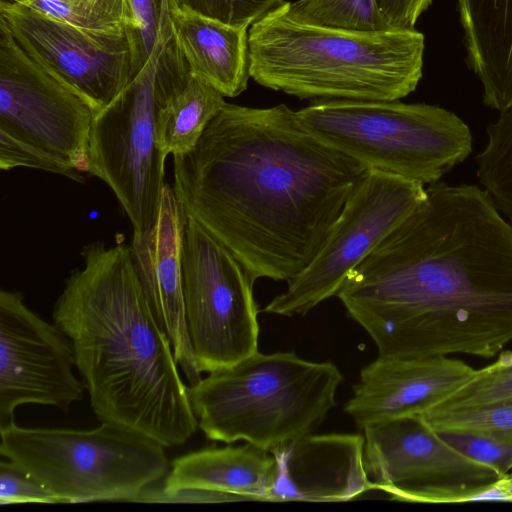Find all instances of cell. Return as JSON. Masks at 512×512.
Instances as JSON below:
<instances>
[{
    "mask_svg": "<svg viewBox=\"0 0 512 512\" xmlns=\"http://www.w3.org/2000/svg\"><path fill=\"white\" fill-rule=\"evenodd\" d=\"M336 296L378 356L493 358L512 341V226L484 188L426 185Z\"/></svg>",
    "mask_w": 512,
    "mask_h": 512,
    "instance_id": "cell-1",
    "label": "cell"
},
{
    "mask_svg": "<svg viewBox=\"0 0 512 512\" xmlns=\"http://www.w3.org/2000/svg\"><path fill=\"white\" fill-rule=\"evenodd\" d=\"M366 172L301 127L285 104L226 102L196 146L173 155L186 215L255 279L286 282L314 259Z\"/></svg>",
    "mask_w": 512,
    "mask_h": 512,
    "instance_id": "cell-2",
    "label": "cell"
},
{
    "mask_svg": "<svg viewBox=\"0 0 512 512\" xmlns=\"http://www.w3.org/2000/svg\"><path fill=\"white\" fill-rule=\"evenodd\" d=\"M65 281L53 322L71 340L97 419L140 432L165 448L197 430L171 341L134 268L129 246L92 242Z\"/></svg>",
    "mask_w": 512,
    "mask_h": 512,
    "instance_id": "cell-3",
    "label": "cell"
},
{
    "mask_svg": "<svg viewBox=\"0 0 512 512\" xmlns=\"http://www.w3.org/2000/svg\"><path fill=\"white\" fill-rule=\"evenodd\" d=\"M249 74L300 99L393 101L422 78L424 35L412 30L354 32L293 21L283 3L248 30Z\"/></svg>",
    "mask_w": 512,
    "mask_h": 512,
    "instance_id": "cell-4",
    "label": "cell"
},
{
    "mask_svg": "<svg viewBox=\"0 0 512 512\" xmlns=\"http://www.w3.org/2000/svg\"><path fill=\"white\" fill-rule=\"evenodd\" d=\"M343 381L332 362H314L294 352L259 351L210 372L188 393L198 427L227 444L244 440L271 452L311 434L336 405Z\"/></svg>",
    "mask_w": 512,
    "mask_h": 512,
    "instance_id": "cell-5",
    "label": "cell"
},
{
    "mask_svg": "<svg viewBox=\"0 0 512 512\" xmlns=\"http://www.w3.org/2000/svg\"><path fill=\"white\" fill-rule=\"evenodd\" d=\"M324 144L378 170L429 185L472 152L468 125L454 112L399 100H323L295 111Z\"/></svg>",
    "mask_w": 512,
    "mask_h": 512,
    "instance_id": "cell-6",
    "label": "cell"
},
{
    "mask_svg": "<svg viewBox=\"0 0 512 512\" xmlns=\"http://www.w3.org/2000/svg\"><path fill=\"white\" fill-rule=\"evenodd\" d=\"M164 446L130 428L0 430V454L62 503L134 501L169 471Z\"/></svg>",
    "mask_w": 512,
    "mask_h": 512,
    "instance_id": "cell-7",
    "label": "cell"
},
{
    "mask_svg": "<svg viewBox=\"0 0 512 512\" xmlns=\"http://www.w3.org/2000/svg\"><path fill=\"white\" fill-rule=\"evenodd\" d=\"M364 463L376 490L405 502H512L503 475L448 444L420 416L363 428Z\"/></svg>",
    "mask_w": 512,
    "mask_h": 512,
    "instance_id": "cell-8",
    "label": "cell"
},
{
    "mask_svg": "<svg viewBox=\"0 0 512 512\" xmlns=\"http://www.w3.org/2000/svg\"><path fill=\"white\" fill-rule=\"evenodd\" d=\"M255 280L227 247L188 217L182 286L188 332L202 373L233 366L258 351Z\"/></svg>",
    "mask_w": 512,
    "mask_h": 512,
    "instance_id": "cell-9",
    "label": "cell"
},
{
    "mask_svg": "<svg viewBox=\"0 0 512 512\" xmlns=\"http://www.w3.org/2000/svg\"><path fill=\"white\" fill-rule=\"evenodd\" d=\"M171 39L160 33L128 91L94 116L90 131L86 172L109 186L137 233L155 221L166 183L155 83L160 55Z\"/></svg>",
    "mask_w": 512,
    "mask_h": 512,
    "instance_id": "cell-10",
    "label": "cell"
},
{
    "mask_svg": "<svg viewBox=\"0 0 512 512\" xmlns=\"http://www.w3.org/2000/svg\"><path fill=\"white\" fill-rule=\"evenodd\" d=\"M426 198V185L367 170L310 264L263 309L305 315L336 296L348 274Z\"/></svg>",
    "mask_w": 512,
    "mask_h": 512,
    "instance_id": "cell-11",
    "label": "cell"
},
{
    "mask_svg": "<svg viewBox=\"0 0 512 512\" xmlns=\"http://www.w3.org/2000/svg\"><path fill=\"white\" fill-rule=\"evenodd\" d=\"M0 21L35 63L95 115L125 94L137 76L131 35H91L8 0L0 1Z\"/></svg>",
    "mask_w": 512,
    "mask_h": 512,
    "instance_id": "cell-12",
    "label": "cell"
},
{
    "mask_svg": "<svg viewBox=\"0 0 512 512\" xmlns=\"http://www.w3.org/2000/svg\"><path fill=\"white\" fill-rule=\"evenodd\" d=\"M91 107L35 63L0 21V130L88 166Z\"/></svg>",
    "mask_w": 512,
    "mask_h": 512,
    "instance_id": "cell-13",
    "label": "cell"
},
{
    "mask_svg": "<svg viewBox=\"0 0 512 512\" xmlns=\"http://www.w3.org/2000/svg\"><path fill=\"white\" fill-rule=\"evenodd\" d=\"M71 340L54 322L30 310L19 292H0V430L15 424L23 404L68 411L85 385L74 372Z\"/></svg>",
    "mask_w": 512,
    "mask_h": 512,
    "instance_id": "cell-14",
    "label": "cell"
},
{
    "mask_svg": "<svg viewBox=\"0 0 512 512\" xmlns=\"http://www.w3.org/2000/svg\"><path fill=\"white\" fill-rule=\"evenodd\" d=\"M188 216L173 187L165 183L155 221L144 232H133L129 245L135 271L155 317L167 333L179 367L190 386L202 372L188 332L182 256Z\"/></svg>",
    "mask_w": 512,
    "mask_h": 512,
    "instance_id": "cell-15",
    "label": "cell"
},
{
    "mask_svg": "<svg viewBox=\"0 0 512 512\" xmlns=\"http://www.w3.org/2000/svg\"><path fill=\"white\" fill-rule=\"evenodd\" d=\"M475 371L467 363L447 356H378L362 368L344 411L361 429L421 416L465 385Z\"/></svg>",
    "mask_w": 512,
    "mask_h": 512,
    "instance_id": "cell-16",
    "label": "cell"
},
{
    "mask_svg": "<svg viewBox=\"0 0 512 512\" xmlns=\"http://www.w3.org/2000/svg\"><path fill=\"white\" fill-rule=\"evenodd\" d=\"M275 476L267 501L336 502L376 490L360 434H307L271 451Z\"/></svg>",
    "mask_w": 512,
    "mask_h": 512,
    "instance_id": "cell-17",
    "label": "cell"
},
{
    "mask_svg": "<svg viewBox=\"0 0 512 512\" xmlns=\"http://www.w3.org/2000/svg\"><path fill=\"white\" fill-rule=\"evenodd\" d=\"M158 2L190 74L225 97H236L245 91L250 78L248 28L223 23L174 0Z\"/></svg>",
    "mask_w": 512,
    "mask_h": 512,
    "instance_id": "cell-18",
    "label": "cell"
},
{
    "mask_svg": "<svg viewBox=\"0 0 512 512\" xmlns=\"http://www.w3.org/2000/svg\"><path fill=\"white\" fill-rule=\"evenodd\" d=\"M225 96L190 74L171 40L163 49L155 83L156 135L162 154L190 152L226 104Z\"/></svg>",
    "mask_w": 512,
    "mask_h": 512,
    "instance_id": "cell-19",
    "label": "cell"
},
{
    "mask_svg": "<svg viewBox=\"0 0 512 512\" xmlns=\"http://www.w3.org/2000/svg\"><path fill=\"white\" fill-rule=\"evenodd\" d=\"M466 63L483 88V103L512 109V0H457Z\"/></svg>",
    "mask_w": 512,
    "mask_h": 512,
    "instance_id": "cell-20",
    "label": "cell"
},
{
    "mask_svg": "<svg viewBox=\"0 0 512 512\" xmlns=\"http://www.w3.org/2000/svg\"><path fill=\"white\" fill-rule=\"evenodd\" d=\"M275 471L273 454L250 443L206 448L174 459L163 487L210 489L267 501Z\"/></svg>",
    "mask_w": 512,
    "mask_h": 512,
    "instance_id": "cell-21",
    "label": "cell"
},
{
    "mask_svg": "<svg viewBox=\"0 0 512 512\" xmlns=\"http://www.w3.org/2000/svg\"><path fill=\"white\" fill-rule=\"evenodd\" d=\"M27 6L83 32L124 37L136 32L130 0H8Z\"/></svg>",
    "mask_w": 512,
    "mask_h": 512,
    "instance_id": "cell-22",
    "label": "cell"
},
{
    "mask_svg": "<svg viewBox=\"0 0 512 512\" xmlns=\"http://www.w3.org/2000/svg\"><path fill=\"white\" fill-rule=\"evenodd\" d=\"M487 141L476 156L477 178L512 226V109L486 129Z\"/></svg>",
    "mask_w": 512,
    "mask_h": 512,
    "instance_id": "cell-23",
    "label": "cell"
},
{
    "mask_svg": "<svg viewBox=\"0 0 512 512\" xmlns=\"http://www.w3.org/2000/svg\"><path fill=\"white\" fill-rule=\"evenodd\" d=\"M283 6L289 18L304 25L354 32L391 30L376 0H297Z\"/></svg>",
    "mask_w": 512,
    "mask_h": 512,
    "instance_id": "cell-24",
    "label": "cell"
},
{
    "mask_svg": "<svg viewBox=\"0 0 512 512\" xmlns=\"http://www.w3.org/2000/svg\"><path fill=\"white\" fill-rule=\"evenodd\" d=\"M420 417L438 433H468L512 441V402L473 407H435Z\"/></svg>",
    "mask_w": 512,
    "mask_h": 512,
    "instance_id": "cell-25",
    "label": "cell"
},
{
    "mask_svg": "<svg viewBox=\"0 0 512 512\" xmlns=\"http://www.w3.org/2000/svg\"><path fill=\"white\" fill-rule=\"evenodd\" d=\"M512 402V351H502L495 362L476 370L473 377L437 407H473Z\"/></svg>",
    "mask_w": 512,
    "mask_h": 512,
    "instance_id": "cell-26",
    "label": "cell"
},
{
    "mask_svg": "<svg viewBox=\"0 0 512 512\" xmlns=\"http://www.w3.org/2000/svg\"><path fill=\"white\" fill-rule=\"evenodd\" d=\"M15 167L40 169L78 182L84 181L80 171L68 162L0 130V168L10 170Z\"/></svg>",
    "mask_w": 512,
    "mask_h": 512,
    "instance_id": "cell-27",
    "label": "cell"
},
{
    "mask_svg": "<svg viewBox=\"0 0 512 512\" xmlns=\"http://www.w3.org/2000/svg\"><path fill=\"white\" fill-rule=\"evenodd\" d=\"M203 15L236 27H250L284 0H174Z\"/></svg>",
    "mask_w": 512,
    "mask_h": 512,
    "instance_id": "cell-28",
    "label": "cell"
},
{
    "mask_svg": "<svg viewBox=\"0 0 512 512\" xmlns=\"http://www.w3.org/2000/svg\"><path fill=\"white\" fill-rule=\"evenodd\" d=\"M439 434L448 444L466 456L495 468L503 475L511 473L512 441L458 432Z\"/></svg>",
    "mask_w": 512,
    "mask_h": 512,
    "instance_id": "cell-29",
    "label": "cell"
},
{
    "mask_svg": "<svg viewBox=\"0 0 512 512\" xmlns=\"http://www.w3.org/2000/svg\"><path fill=\"white\" fill-rule=\"evenodd\" d=\"M62 503L43 485L9 460L0 463V504Z\"/></svg>",
    "mask_w": 512,
    "mask_h": 512,
    "instance_id": "cell-30",
    "label": "cell"
},
{
    "mask_svg": "<svg viewBox=\"0 0 512 512\" xmlns=\"http://www.w3.org/2000/svg\"><path fill=\"white\" fill-rule=\"evenodd\" d=\"M136 20L133 38L137 74L150 57L160 33L158 0H130Z\"/></svg>",
    "mask_w": 512,
    "mask_h": 512,
    "instance_id": "cell-31",
    "label": "cell"
},
{
    "mask_svg": "<svg viewBox=\"0 0 512 512\" xmlns=\"http://www.w3.org/2000/svg\"><path fill=\"white\" fill-rule=\"evenodd\" d=\"M248 501L244 496L201 488L151 489L142 491L133 502L147 503H221Z\"/></svg>",
    "mask_w": 512,
    "mask_h": 512,
    "instance_id": "cell-32",
    "label": "cell"
},
{
    "mask_svg": "<svg viewBox=\"0 0 512 512\" xmlns=\"http://www.w3.org/2000/svg\"><path fill=\"white\" fill-rule=\"evenodd\" d=\"M385 21L394 30H412L432 0H376Z\"/></svg>",
    "mask_w": 512,
    "mask_h": 512,
    "instance_id": "cell-33",
    "label": "cell"
},
{
    "mask_svg": "<svg viewBox=\"0 0 512 512\" xmlns=\"http://www.w3.org/2000/svg\"><path fill=\"white\" fill-rule=\"evenodd\" d=\"M503 486L508 493L512 494V473L503 479Z\"/></svg>",
    "mask_w": 512,
    "mask_h": 512,
    "instance_id": "cell-34",
    "label": "cell"
}]
</instances>
